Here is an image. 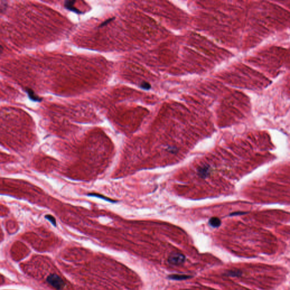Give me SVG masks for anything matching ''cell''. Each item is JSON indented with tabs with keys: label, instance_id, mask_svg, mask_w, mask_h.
Masks as SVG:
<instances>
[{
	"label": "cell",
	"instance_id": "cell-1",
	"mask_svg": "<svg viewBox=\"0 0 290 290\" xmlns=\"http://www.w3.org/2000/svg\"><path fill=\"white\" fill-rule=\"evenodd\" d=\"M47 281L53 287L57 290H61L65 284L62 278L55 274H50L47 278Z\"/></svg>",
	"mask_w": 290,
	"mask_h": 290
},
{
	"label": "cell",
	"instance_id": "cell-2",
	"mask_svg": "<svg viewBox=\"0 0 290 290\" xmlns=\"http://www.w3.org/2000/svg\"><path fill=\"white\" fill-rule=\"evenodd\" d=\"M185 261V257L184 254L179 253H173L168 258L169 264L172 265H180Z\"/></svg>",
	"mask_w": 290,
	"mask_h": 290
},
{
	"label": "cell",
	"instance_id": "cell-3",
	"mask_svg": "<svg viewBox=\"0 0 290 290\" xmlns=\"http://www.w3.org/2000/svg\"><path fill=\"white\" fill-rule=\"evenodd\" d=\"M26 92L28 94L29 98L33 101H38V102H40L42 101V98H40L38 95L35 93L33 90L31 89V88H27Z\"/></svg>",
	"mask_w": 290,
	"mask_h": 290
},
{
	"label": "cell",
	"instance_id": "cell-4",
	"mask_svg": "<svg viewBox=\"0 0 290 290\" xmlns=\"http://www.w3.org/2000/svg\"><path fill=\"white\" fill-rule=\"evenodd\" d=\"M190 276L188 275H179V274H173V275H170L168 276V278L173 280H184L188 279L190 278Z\"/></svg>",
	"mask_w": 290,
	"mask_h": 290
},
{
	"label": "cell",
	"instance_id": "cell-5",
	"mask_svg": "<svg viewBox=\"0 0 290 290\" xmlns=\"http://www.w3.org/2000/svg\"><path fill=\"white\" fill-rule=\"evenodd\" d=\"M73 3H74V1H67L65 2V7L68 10L73 11L77 13H80V11L79 10H77L74 7H73Z\"/></svg>",
	"mask_w": 290,
	"mask_h": 290
},
{
	"label": "cell",
	"instance_id": "cell-6",
	"mask_svg": "<svg viewBox=\"0 0 290 290\" xmlns=\"http://www.w3.org/2000/svg\"><path fill=\"white\" fill-rule=\"evenodd\" d=\"M88 196H92V197H98V198H100V199H104L105 201H107L108 202H115V201H114L111 199H109L107 197H105V196H102V195H100V194H95V193H91V194H88Z\"/></svg>",
	"mask_w": 290,
	"mask_h": 290
},
{
	"label": "cell",
	"instance_id": "cell-7",
	"mask_svg": "<svg viewBox=\"0 0 290 290\" xmlns=\"http://www.w3.org/2000/svg\"><path fill=\"white\" fill-rule=\"evenodd\" d=\"M210 224L214 227H217L219 226V225H221V221H220V220L219 219L214 218H212L210 220Z\"/></svg>",
	"mask_w": 290,
	"mask_h": 290
},
{
	"label": "cell",
	"instance_id": "cell-8",
	"mask_svg": "<svg viewBox=\"0 0 290 290\" xmlns=\"http://www.w3.org/2000/svg\"><path fill=\"white\" fill-rule=\"evenodd\" d=\"M227 275L230 277H239L241 275V272L240 271L237 270H231L228 271L227 273Z\"/></svg>",
	"mask_w": 290,
	"mask_h": 290
},
{
	"label": "cell",
	"instance_id": "cell-9",
	"mask_svg": "<svg viewBox=\"0 0 290 290\" xmlns=\"http://www.w3.org/2000/svg\"><path fill=\"white\" fill-rule=\"evenodd\" d=\"M8 209L5 206L0 204V216H5L8 213Z\"/></svg>",
	"mask_w": 290,
	"mask_h": 290
},
{
	"label": "cell",
	"instance_id": "cell-10",
	"mask_svg": "<svg viewBox=\"0 0 290 290\" xmlns=\"http://www.w3.org/2000/svg\"><path fill=\"white\" fill-rule=\"evenodd\" d=\"M141 87L143 88L144 90H150V88H151V85L148 82L144 81L142 82V83L141 85Z\"/></svg>",
	"mask_w": 290,
	"mask_h": 290
},
{
	"label": "cell",
	"instance_id": "cell-11",
	"mask_svg": "<svg viewBox=\"0 0 290 290\" xmlns=\"http://www.w3.org/2000/svg\"><path fill=\"white\" fill-rule=\"evenodd\" d=\"M9 160L8 156H7L5 154L0 153V162H5L6 160Z\"/></svg>",
	"mask_w": 290,
	"mask_h": 290
},
{
	"label": "cell",
	"instance_id": "cell-12",
	"mask_svg": "<svg viewBox=\"0 0 290 290\" xmlns=\"http://www.w3.org/2000/svg\"><path fill=\"white\" fill-rule=\"evenodd\" d=\"M114 20V18H110V19H108V20H105V21L104 22H103V23H101V25H100V27L104 26H105V25H107V24H108V23H109L110 22H111L112 20Z\"/></svg>",
	"mask_w": 290,
	"mask_h": 290
},
{
	"label": "cell",
	"instance_id": "cell-13",
	"mask_svg": "<svg viewBox=\"0 0 290 290\" xmlns=\"http://www.w3.org/2000/svg\"><path fill=\"white\" fill-rule=\"evenodd\" d=\"M48 219H49L51 222H52V223L53 225H56L55 219L54 218H53L52 216H48Z\"/></svg>",
	"mask_w": 290,
	"mask_h": 290
},
{
	"label": "cell",
	"instance_id": "cell-14",
	"mask_svg": "<svg viewBox=\"0 0 290 290\" xmlns=\"http://www.w3.org/2000/svg\"><path fill=\"white\" fill-rule=\"evenodd\" d=\"M3 47H2V46H1V45H0V55H1V54L3 52Z\"/></svg>",
	"mask_w": 290,
	"mask_h": 290
}]
</instances>
